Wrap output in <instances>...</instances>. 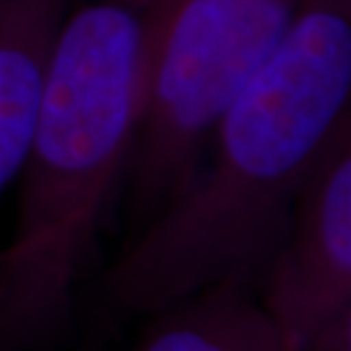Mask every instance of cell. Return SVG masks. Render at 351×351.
<instances>
[{
  "label": "cell",
  "mask_w": 351,
  "mask_h": 351,
  "mask_svg": "<svg viewBox=\"0 0 351 351\" xmlns=\"http://www.w3.org/2000/svg\"><path fill=\"white\" fill-rule=\"evenodd\" d=\"M139 3H142V5L146 7V12H151L153 7H156V5L160 3V0H139Z\"/></svg>",
  "instance_id": "obj_7"
},
{
  "label": "cell",
  "mask_w": 351,
  "mask_h": 351,
  "mask_svg": "<svg viewBox=\"0 0 351 351\" xmlns=\"http://www.w3.org/2000/svg\"><path fill=\"white\" fill-rule=\"evenodd\" d=\"M267 315L306 351L351 322V128L306 178L285 233L256 280Z\"/></svg>",
  "instance_id": "obj_4"
},
{
  "label": "cell",
  "mask_w": 351,
  "mask_h": 351,
  "mask_svg": "<svg viewBox=\"0 0 351 351\" xmlns=\"http://www.w3.org/2000/svg\"><path fill=\"white\" fill-rule=\"evenodd\" d=\"M144 46L139 0H73L62 21L14 230L0 249V351H48L66 338L105 208L130 162Z\"/></svg>",
  "instance_id": "obj_2"
},
{
  "label": "cell",
  "mask_w": 351,
  "mask_h": 351,
  "mask_svg": "<svg viewBox=\"0 0 351 351\" xmlns=\"http://www.w3.org/2000/svg\"><path fill=\"white\" fill-rule=\"evenodd\" d=\"M73 0H0V196L19 178L55 39Z\"/></svg>",
  "instance_id": "obj_5"
},
{
  "label": "cell",
  "mask_w": 351,
  "mask_h": 351,
  "mask_svg": "<svg viewBox=\"0 0 351 351\" xmlns=\"http://www.w3.org/2000/svg\"><path fill=\"white\" fill-rule=\"evenodd\" d=\"M351 0H308L203 156L96 280L108 319H149L230 278L258 280L322 153L349 121Z\"/></svg>",
  "instance_id": "obj_1"
},
{
  "label": "cell",
  "mask_w": 351,
  "mask_h": 351,
  "mask_svg": "<svg viewBox=\"0 0 351 351\" xmlns=\"http://www.w3.org/2000/svg\"><path fill=\"white\" fill-rule=\"evenodd\" d=\"M308 0H160L146 12L130 210L146 223L185 185L210 135L274 58Z\"/></svg>",
  "instance_id": "obj_3"
},
{
  "label": "cell",
  "mask_w": 351,
  "mask_h": 351,
  "mask_svg": "<svg viewBox=\"0 0 351 351\" xmlns=\"http://www.w3.org/2000/svg\"><path fill=\"white\" fill-rule=\"evenodd\" d=\"M130 351H306L267 315L254 278H230L146 319Z\"/></svg>",
  "instance_id": "obj_6"
}]
</instances>
